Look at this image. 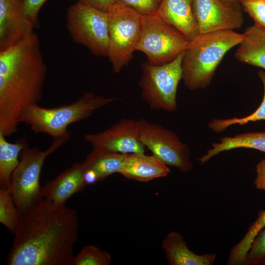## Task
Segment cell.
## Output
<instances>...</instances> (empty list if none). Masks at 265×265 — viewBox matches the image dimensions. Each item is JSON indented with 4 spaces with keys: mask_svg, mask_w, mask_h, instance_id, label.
<instances>
[{
    "mask_svg": "<svg viewBox=\"0 0 265 265\" xmlns=\"http://www.w3.org/2000/svg\"><path fill=\"white\" fill-rule=\"evenodd\" d=\"M76 210L42 198L21 214L8 265H74Z\"/></svg>",
    "mask_w": 265,
    "mask_h": 265,
    "instance_id": "1",
    "label": "cell"
},
{
    "mask_svg": "<svg viewBox=\"0 0 265 265\" xmlns=\"http://www.w3.org/2000/svg\"><path fill=\"white\" fill-rule=\"evenodd\" d=\"M47 71L34 32L0 51V132L5 137L17 132L23 110L41 100Z\"/></svg>",
    "mask_w": 265,
    "mask_h": 265,
    "instance_id": "2",
    "label": "cell"
},
{
    "mask_svg": "<svg viewBox=\"0 0 265 265\" xmlns=\"http://www.w3.org/2000/svg\"><path fill=\"white\" fill-rule=\"evenodd\" d=\"M243 33L222 30L200 34L190 41L182 63V79L191 90L208 86L225 54L238 45Z\"/></svg>",
    "mask_w": 265,
    "mask_h": 265,
    "instance_id": "3",
    "label": "cell"
},
{
    "mask_svg": "<svg viewBox=\"0 0 265 265\" xmlns=\"http://www.w3.org/2000/svg\"><path fill=\"white\" fill-rule=\"evenodd\" d=\"M115 99L96 95L92 91H88L69 104L49 108L38 104L32 105L23 110L20 122L29 126L34 133H45L54 139L58 138L69 132L67 130L69 126L86 119L94 111Z\"/></svg>",
    "mask_w": 265,
    "mask_h": 265,
    "instance_id": "4",
    "label": "cell"
},
{
    "mask_svg": "<svg viewBox=\"0 0 265 265\" xmlns=\"http://www.w3.org/2000/svg\"><path fill=\"white\" fill-rule=\"evenodd\" d=\"M71 133L69 132L63 136L54 139L45 151L28 147L22 151L20 162L12 173L8 187L21 214L43 198L40 176L45 159L65 143Z\"/></svg>",
    "mask_w": 265,
    "mask_h": 265,
    "instance_id": "5",
    "label": "cell"
},
{
    "mask_svg": "<svg viewBox=\"0 0 265 265\" xmlns=\"http://www.w3.org/2000/svg\"><path fill=\"white\" fill-rule=\"evenodd\" d=\"M109 47L107 57L115 73L133 58L142 30L143 15L116 1L107 12Z\"/></svg>",
    "mask_w": 265,
    "mask_h": 265,
    "instance_id": "6",
    "label": "cell"
},
{
    "mask_svg": "<svg viewBox=\"0 0 265 265\" xmlns=\"http://www.w3.org/2000/svg\"><path fill=\"white\" fill-rule=\"evenodd\" d=\"M185 51L172 61L163 65H154L148 62L141 63L139 85L142 97L151 109L169 112L176 110V94L182 79V63Z\"/></svg>",
    "mask_w": 265,
    "mask_h": 265,
    "instance_id": "7",
    "label": "cell"
},
{
    "mask_svg": "<svg viewBox=\"0 0 265 265\" xmlns=\"http://www.w3.org/2000/svg\"><path fill=\"white\" fill-rule=\"evenodd\" d=\"M190 41L157 14L143 15L140 39L136 51L143 52L148 62L160 65L174 60L188 47Z\"/></svg>",
    "mask_w": 265,
    "mask_h": 265,
    "instance_id": "8",
    "label": "cell"
},
{
    "mask_svg": "<svg viewBox=\"0 0 265 265\" xmlns=\"http://www.w3.org/2000/svg\"><path fill=\"white\" fill-rule=\"evenodd\" d=\"M66 26L73 41L87 47L95 55L107 56V13L79 0L67 12Z\"/></svg>",
    "mask_w": 265,
    "mask_h": 265,
    "instance_id": "9",
    "label": "cell"
},
{
    "mask_svg": "<svg viewBox=\"0 0 265 265\" xmlns=\"http://www.w3.org/2000/svg\"><path fill=\"white\" fill-rule=\"evenodd\" d=\"M137 121L138 138L153 155L166 165L176 167L182 172L187 173L192 170L190 149L175 133L143 118Z\"/></svg>",
    "mask_w": 265,
    "mask_h": 265,
    "instance_id": "10",
    "label": "cell"
},
{
    "mask_svg": "<svg viewBox=\"0 0 265 265\" xmlns=\"http://www.w3.org/2000/svg\"><path fill=\"white\" fill-rule=\"evenodd\" d=\"M138 121L122 118L109 128L84 135L93 150L124 154L144 153L145 146L138 138Z\"/></svg>",
    "mask_w": 265,
    "mask_h": 265,
    "instance_id": "11",
    "label": "cell"
},
{
    "mask_svg": "<svg viewBox=\"0 0 265 265\" xmlns=\"http://www.w3.org/2000/svg\"><path fill=\"white\" fill-rule=\"evenodd\" d=\"M193 10L200 34L234 30L243 23L239 5L222 0H194Z\"/></svg>",
    "mask_w": 265,
    "mask_h": 265,
    "instance_id": "12",
    "label": "cell"
},
{
    "mask_svg": "<svg viewBox=\"0 0 265 265\" xmlns=\"http://www.w3.org/2000/svg\"><path fill=\"white\" fill-rule=\"evenodd\" d=\"M34 27L24 13L23 0H0V51L26 39Z\"/></svg>",
    "mask_w": 265,
    "mask_h": 265,
    "instance_id": "13",
    "label": "cell"
},
{
    "mask_svg": "<svg viewBox=\"0 0 265 265\" xmlns=\"http://www.w3.org/2000/svg\"><path fill=\"white\" fill-rule=\"evenodd\" d=\"M84 172L83 162L74 163L44 184L42 187L43 198L57 204H65L72 195L82 191L87 186Z\"/></svg>",
    "mask_w": 265,
    "mask_h": 265,
    "instance_id": "14",
    "label": "cell"
},
{
    "mask_svg": "<svg viewBox=\"0 0 265 265\" xmlns=\"http://www.w3.org/2000/svg\"><path fill=\"white\" fill-rule=\"evenodd\" d=\"M194 0H162L157 13L190 41L200 33L193 10Z\"/></svg>",
    "mask_w": 265,
    "mask_h": 265,
    "instance_id": "15",
    "label": "cell"
},
{
    "mask_svg": "<svg viewBox=\"0 0 265 265\" xmlns=\"http://www.w3.org/2000/svg\"><path fill=\"white\" fill-rule=\"evenodd\" d=\"M170 171L167 165L154 155L133 153L127 154L118 173L127 179L146 182L166 177Z\"/></svg>",
    "mask_w": 265,
    "mask_h": 265,
    "instance_id": "16",
    "label": "cell"
},
{
    "mask_svg": "<svg viewBox=\"0 0 265 265\" xmlns=\"http://www.w3.org/2000/svg\"><path fill=\"white\" fill-rule=\"evenodd\" d=\"M161 247L169 265H212L216 255L213 253L198 255L188 248L182 235L171 231L164 238Z\"/></svg>",
    "mask_w": 265,
    "mask_h": 265,
    "instance_id": "17",
    "label": "cell"
},
{
    "mask_svg": "<svg viewBox=\"0 0 265 265\" xmlns=\"http://www.w3.org/2000/svg\"><path fill=\"white\" fill-rule=\"evenodd\" d=\"M235 54L239 62L265 70V29L255 24L247 27Z\"/></svg>",
    "mask_w": 265,
    "mask_h": 265,
    "instance_id": "18",
    "label": "cell"
},
{
    "mask_svg": "<svg viewBox=\"0 0 265 265\" xmlns=\"http://www.w3.org/2000/svg\"><path fill=\"white\" fill-rule=\"evenodd\" d=\"M254 149L265 153V132H246L232 137H224L219 143H214L212 148L199 159L204 164L217 154L237 148Z\"/></svg>",
    "mask_w": 265,
    "mask_h": 265,
    "instance_id": "19",
    "label": "cell"
},
{
    "mask_svg": "<svg viewBox=\"0 0 265 265\" xmlns=\"http://www.w3.org/2000/svg\"><path fill=\"white\" fill-rule=\"evenodd\" d=\"M5 137L0 132V186L8 188L12 173L20 162L19 156L28 145L25 137L14 143L8 142Z\"/></svg>",
    "mask_w": 265,
    "mask_h": 265,
    "instance_id": "20",
    "label": "cell"
},
{
    "mask_svg": "<svg viewBox=\"0 0 265 265\" xmlns=\"http://www.w3.org/2000/svg\"><path fill=\"white\" fill-rule=\"evenodd\" d=\"M127 154L93 150L83 162L85 169H90L97 175L99 181L118 173Z\"/></svg>",
    "mask_w": 265,
    "mask_h": 265,
    "instance_id": "21",
    "label": "cell"
},
{
    "mask_svg": "<svg viewBox=\"0 0 265 265\" xmlns=\"http://www.w3.org/2000/svg\"><path fill=\"white\" fill-rule=\"evenodd\" d=\"M265 227V211L258 213L256 220L251 224L246 233L230 250L227 264L229 265H244L246 255L258 234Z\"/></svg>",
    "mask_w": 265,
    "mask_h": 265,
    "instance_id": "22",
    "label": "cell"
},
{
    "mask_svg": "<svg viewBox=\"0 0 265 265\" xmlns=\"http://www.w3.org/2000/svg\"><path fill=\"white\" fill-rule=\"evenodd\" d=\"M258 75L263 83L264 93L262 102L257 109L251 114L241 118L234 117L225 119L214 118L208 124L210 129L215 132L220 133L231 125H242L251 122L265 120V72L261 70Z\"/></svg>",
    "mask_w": 265,
    "mask_h": 265,
    "instance_id": "23",
    "label": "cell"
},
{
    "mask_svg": "<svg viewBox=\"0 0 265 265\" xmlns=\"http://www.w3.org/2000/svg\"><path fill=\"white\" fill-rule=\"evenodd\" d=\"M21 214L18 210L8 189L6 187L0 189V222L9 231L16 232L19 226Z\"/></svg>",
    "mask_w": 265,
    "mask_h": 265,
    "instance_id": "24",
    "label": "cell"
},
{
    "mask_svg": "<svg viewBox=\"0 0 265 265\" xmlns=\"http://www.w3.org/2000/svg\"><path fill=\"white\" fill-rule=\"evenodd\" d=\"M111 263V256L108 251L88 245L75 256L74 265H109Z\"/></svg>",
    "mask_w": 265,
    "mask_h": 265,
    "instance_id": "25",
    "label": "cell"
},
{
    "mask_svg": "<svg viewBox=\"0 0 265 265\" xmlns=\"http://www.w3.org/2000/svg\"><path fill=\"white\" fill-rule=\"evenodd\" d=\"M244 265H265V227L252 242L246 255Z\"/></svg>",
    "mask_w": 265,
    "mask_h": 265,
    "instance_id": "26",
    "label": "cell"
},
{
    "mask_svg": "<svg viewBox=\"0 0 265 265\" xmlns=\"http://www.w3.org/2000/svg\"><path fill=\"white\" fill-rule=\"evenodd\" d=\"M244 11L253 19L256 25L265 29V0L239 1Z\"/></svg>",
    "mask_w": 265,
    "mask_h": 265,
    "instance_id": "27",
    "label": "cell"
},
{
    "mask_svg": "<svg viewBox=\"0 0 265 265\" xmlns=\"http://www.w3.org/2000/svg\"><path fill=\"white\" fill-rule=\"evenodd\" d=\"M132 8L142 15L156 14L162 0H116Z\"/></svg>",
    "mask_w": 265,
    "mask_h": 265,
    "instance_id": "28",
    "label": "cell"
},
{
    "mask_svg": "<svg viewBox=\"0 0 265 265\" xmlns=\"http://www.w3.org/2000/svg\"><path fill=\"white\" fill-rule=\"evenodd\" d=\"M47 0H23L24 13L29 21L35 26L37 25L38 14Z\"/></svg>",
    "mask_w": 265,
    "mask_h": 265,
    "instance_id": "29",
    "label": "cell"
},
{
    "mask_svg": "<svg viewBox=\"0 0 265 265\" xmlns=\"http://www.w3.org/2000/svg\"><path fill=\"white\" fill-rule=\"evenodd\" d=\"M256 176L254 181L256 188L265 190V158L256 166Z\"/></svg>",
    "mask_w": 265,
    "mask_h": 265,
    "instance_id": "30",
    "label": "cell"
},
{
    "mask_svg": "<svg viewBox=\"0 0 265 265\" xmlns=\"http://www.w3.org/2000/svg\"><path fill=\"white\" fill-rule=\"evenodd\" d=\"M99 10L106 12L116 2V0H79Z\"/></svg>",
    "mask_w": 265,
    "mask_h": 265,
    "instance_id": "31",
    "label": "cell"
},
{
    "mask_svg": "<svg viewBox=\"0 0 265 265\" xmlns=\"http://www.w3.org/2000/svg\"><path fill=\"white\" fill-rule=\"evenodd\" d=\"M226 3L234 4V5H238V2H239L238 0H222Z\"/></svg>",
    "mask_w": 265,
    "mask_h": 265,
    "instance_id": "32",
    "label": "cell"
},
{
    "mask_svg": "<svg viewBox=\"0 0 265 265\" xmlns=\"http://www.w3.org/2000/svg\"><path fill=\"white\" fill-rule=\"evenodd\" d=\"M239 1H240V0H238Z\"/></svg>",
    "mask_w": 265,
    "mask_h": 265,
    "instance_id": "33",
    "label": "cell"
},
{
    "mask_svg": "<svg viewBox=\"0 0 265 265\" xmlns=\"http://www.w3.org/2000/svg\"></svg>",
    "mask_w": 265,
    "mask_h": 265,
    "instance_id": "34",
    "label": "cell"
}]
</instances>
